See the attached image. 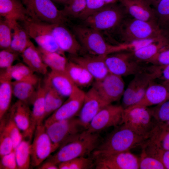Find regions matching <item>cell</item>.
<instances>
[{
    "instance_id": "51",
    "label": "cell",
    "mask_w": 169,
    "mask_h": 169,
    "mask_svg": "<svg viewBox=\"0 0 169 169\" xmlns=\"http://www.w3.org/2000/svg\"><path fill=\"white\" fill-rule=\"evenodd\" d=\"M38 168L39 169H58V166L49 161H46Z\"/></svg>"
},
{
    "instance_id": "6",
    "label": "cell",
    "mask_w": 169,
    "mask_h": 169,
    "mask_svg": "<svg viewBox=\"0 0 169 169\" xmlns=\"http://www.w3.org/2000/svg\"><path fill=\"white\" fill-rule=\"evenodd\" d=\"M124 8L116 3L106 4L83 20L84 25L100 32L116 29L125 18Z\"/></svg>"
},
{
    "instance_id": "43",
    "label": "cell",
    "mask_w": 169,
    "mask_h": 169,
    "mask_svg": "<svg viewBox=\"0 0 169 169\" xmlns=\"http://www.w3.org/2000/svg\"><path fill=\"white\" fill-rule=\"evenodd\" d=\"M20 54L9 49H1L0 51L1 69H7L13 65V62L18 59Z\"/></svg>"
},
{
    "instance_id": "38",
    "label": "cell",
    "mask_w": 169,
    "mask_h": 169,
    "mask_svg": "<svg viewBox=\"0 0 169 169\" xmlns=\"http://www.w3.org/2000/svg\"><path fill=\"white\" fill-rule=\"evenodd\" d=\"M142 149L147 154L160 160L166 169H169V150L162 149L152 139L143 145Z\"/></svg>"
},
{
    "instance_id": "24",
    "label": "cell",
    "mask_w": 169,
    "mask_h": 169,
    "mask_svg": "<svg viewBox=\"0 0 169 169\" xmlns=\"http://www.w3.org/2000/svg\"><path fill=\"white\" fill-rule=\"evenodd\" d=\"M44 83L64 98L71 95L75 85L65 71L51 70L47 74Z\"/></svg>"
},
{
    "instance_id": "36",
    "label": "cell",
    "mask_w": 169,
    "mask_h": 169,
    "mask_svg": "<svg viewBox=\"0 0 169 169\" xmlns=\"http://www.w3.org/2000/svg\"><path fill=\"white\" fill-rule=\"evenodd\" d=\"M12 81L0 79V120L6 114L10 107L13 95Z\"/></svg>"
},
{
    "instance_id": "54",
    "label": "cell",
    "mask_w": 169,
    "mask_h": 169,
    "mask_svg": "<svg viewBox=\"0 0 169 169\" xmlns=\"http://www.w3.org/2000/svg\"><path fill=\"white\" fill-rule=\"evenodd\" d=\"M166 88L169 96V81H164L162 83Z\"/></svg>"
},
{
    "instance_id": "9",
    "label": "cell",
    "mask_w": 169,
    "mask_h": 169,
    "mask_svg": "<svg viewBox=\"0 0 169 169\" xmlns=\"http://www.w3.org/2000/svg\"><path fill=\"white\" fill-rule=\"evenodd\" d=\"M20 0L32 18L50 23L65 24L67 22V18L52 0Z\"/></svg>"
},
{
    "instance_id": "33",
    "label": "cell",
    "mask_w": 169,
    "mask_h": 169,
    "mask_svg": "<svg viewBox=\"0 0 169 169\" xmlns=\"http://www.w3.org/2000/svg\"><path fill=\"white\" fill-rule=\"evenodd\" d=\"M43 85L45 91V119H46L62 105L64 101V97L47 84L44 83Z\"/></svg>"
},
{
    "instance_id": "42",
    "label": "cell",
    "mask_w": 169,
    "mask_h": 169,
    "mask_svg": "<svg viewBox=\"0 0 169 169\" xmlns=\"http://www.w3.org/2000/svg\"><path fill=\"white\" fill-rule=\"evenodd\" d=\"M139 159V169H165L164 165L160 160L147 154L142 149Z\"/></svg>"
},
{
    "instance_id": "34",
    "label": "cell",
    "mask_w": 169,
    "mask_h": 169,
    "mask_svg": "<svg viewBox=\"0 0 169 169\" xmlns=\"http://www.w3.org/2000/svg\"><path fill=\"white\" fill-rule=\"evenodd\" d=\"M31 139L23 138L14 149L18 169H29L31 165Z\"/></svg>"
},
{
    "instance_id": "50",
    "label": "cell",
    "mask_w": 169,
    "mask_h": 169,
    "mask_svg": "<svg viewBox=\"0 0 169 169\" xmlns=\"http://www.w3.org/2000/svg\"><path fill=\"white\" fill-rule=\"evenodd\" d=\"M161 66V73L159 78L164 81H169V64Z\"/></svg>"
},
{
    "instance_id": "16",
    "label": "cell",
    "mask_w": 169,
    "mask_h": 169,
    "mask_svg": "<svg viewBox=\"0 0 169 169\" xmlns=\"http://www.w3.org/2000/svg\"><path fill=\"white\" fill-rule=\"evenodd\" d=\"M92 86L108 105L120 99L125 90L122 77L110 73L101 80L95 81Z\"/></svg>"
},
{
    "instance_id": "27",
    "label": "cell",
    "mask_w": 169,
    "mask_h": 169,
    "mask_svg": "<svg viewBox=\"0 0 169 169\" xmlns=\"http://www.w3.org/2000/svg\"><path fill=\"white\" fill-rule=\"evenodd\" d=\"M65 71L75 85L81 89L93 85L95 81L93 76L85 68L69 59Z\"/></svg>"
},
{
    "instance_id": "19",
    "label": "cell",
    "mask_w": 169,
    "mask_h": 169,
    "mask_svg": "<svg viewBox=\"0 0 169 169\" xmlns=\"http://www.w3.org/2000/svg\"><path fill=\"white\" fill-rule=\"evenodd\" d=\"M105 56L86 53L69 55V59L84 67L92 75L95 81H97L103 79L110 73L105 63Z\"/></svg>"
},
{
    "instance_id": "3",
    "label": "cell",
    "mask_w": 169,
    "mask_h": 169,
    "mask_svg": "<svg viewBox=\"0 0 169 169\" xmlns=\"http://www.w3.org/2000/svg\"><path fill=\"white\" fill-rule=\"evenodd\" d=\"M72 30L84 52L95 55H107L122 51L120 44L113 45L105 40L101 32L84 25H75Z\"/></svg>"
},
{
    "instance_id": "37",
    "label": "cell",
    "mask_w": 169,
    "mask_h": 169,
    "mask_svg": "<svg viewBox=\"0 0 169 169\" xmlns=\"http://www.w3.org/2000/svg\"><path fill=\"white\" fill-rule=\"evenodd\" d=\"M0 121V129L4 131L10 137L13 142L14 150L23 139L22 133L9 114Z\"/></svg>"
},
{
    "instance_id": "30",
    "label": "cell",
    "mask_w": 169,
    "mask_h": 169,
    "mask_svg": "<svg viewBox=\"0 0 169 169\" xmlns=\"http://www.w3.org/2000/svg\"><path fill=\"white\" fill-rule=\"evenodd\" d=\"M11 83L13 95L18 100L29 105H32L37 93L35 86L28 82L17 80L12 81Z\"/></svg>"
},
{
    "instance_id": "29",
    "label": "cell",
    "mask_w": 169,
    "mask_h": 169,
    "mask_svg": "<svg viewBox=\"0 0 169 169\" xmlns=\"http://www.w3.org/2000/svg\"><path fill=\"white\" fill-rule=\"evenodd\" d=\"M20 55L24 64L34 72L43 75L47 74L48 67L44 62L37 48L33 43Z\"/></svg>"
},
{
    "instance_id": "45",
    "label": "cell",
    "mask_w": 169,
    "mask_h": 169,
    "mask_svg": "<svg viewBox=\"0 0 169 169\" xmlns=\"http://www.w3.org/2000/svg\"><path fill=\"white\" fill-rule=\"evenodd\" d=\"M105 5L104 0H86L85 8L79 18L83 20Z\"/></svg>"
},
{
    "instance_id": "44",
    "label": "cell",
    "mask_w": 169,
    "mask_h": 169,
    "mask_svg": "<svg viewBox=\"0 0 169 169\" xmlns=\"http://www.w3.org/2000/svg\"><path fill=\"white\" fill-rule=\"evenodd\" d=\"M66 161L68 169H87L94 166V161L92 157L81 156Z\"/></svg>"
},
{
    "instance_id": "31",
    "label": "cell",
    "mask_w": 169,
    "mask_h": 169,
    "mask_svg": "<svg viewBox=\"0 0 169 169\" xmlns=\"http://www.w3.org/2000/svg\"><path fill=\"white\" fill-rule=\"evenodd\" d=\"M169 41L166 38L152 43L136 51L131 52L132 57L139 62H147L169 44Z\"/></svg>"
},
{
    "instance_id": "14",
    "label": "cell",
    "mask_w": 169,
    "mask_h": 169,
    "mask_svg": "<svg viewBox=\"0 0 169 169\" xmlns=\"http://www.w3.org/2000/svg\"><path fill=\"white\" fill-rule=\"evenodd\" d=\"M124 108L121 105L111 104L102 108L92 119L87 130L98 133L111 127H117L123 123Z\"/></svg>"
},
{
    "instance_id": "5",
    "label": "cell",
    "mask_w": 169,
    "mask_h": 169,
    "mask_svg": "<svg viewBox=\"0 0 169 169\" xmlns=\"http://www.w3.org/2000/svg\"><path fill=\"white\" fill-rule=\"evenodd\" d=\"M116 29L122 43L156 38L164 35L163 30L157 22L134 18H125Z\"/></svg>"
},
{
    "instance_id": "15",
    "label": "cell",
    "mask_w": 169,
    "mask_h": 169,
    "mask_svg": "<svg viewBox=\"0 0 169 169\" xmlns=\"http://www.w3.org/2000/svg\"><path fill=\"white\" fill-rule=\"evenodd\" d=\"M85 95L81 88L76 85L71 95L62 105L44 123L47 125L54 121L67 119L75 116L79 112L83 105Z\"/></svg>"
},
{
    "instance_id": "22",
    "label": "cell",
    "mask_w": 169,
    "mask_h": 169,
    "mask_svg": "<svg viewBox=\"0 0 169 169\" xmlns=\"http://www.w3.org/2000/svg\"><path fill=\"white\" fill-rule=\"evenodd\" d=\"M0 79L23 81L36 86L40 80L34 72L25 64L18 63L5 69H1Z\"/></svg>"
},
{
    "instance_id": "32",
    "label": "cell",
    "mask_w": 169,
    "mask_h": 169,
    "mask_svg": "<svg viewBox=\"0 0 169 169\" xmlns=\"http://www.w3.org/2000/svg\"><path fill=\"white\" fill-rule=\"evenodd\" d=\"M37 48L44 62L51 70L65 71L68 60L64 55L47 51L38 46Z\"/></svg>"
},
{
    "instance_id": "11",
    "label": "cell",
    "mask_w": 169,
    "mask_h": 169,
    "mask_svg": "<svg viewBox=\"0 0 169 169\" xmlns=\"http://www.w3.org/2000/svg\"><path fill=\"white\" fill-rule=\"evenodd\" d=\"M105 61L110 73L122 77L134 75L146 67L134 59L131 52L127 51L108 54L105 57Z\"/></svg>"
},
{
    "instance_id": "46",
    "label": "cell",
    "mask_w": 169,
    "mask_h": 169,
    "mask_svg": "<svg viewBox=\"0 0 169 169\" xmlns=\"http://www.w3.org/2000/svg\"><path fill=\"white\" fill-rule=\"evenodd\" d=\"M14 150L12 139L4 131L0 129V156L8 154Z\"/></svg>"
},
{
    "instance_id": "41",
    "label": "cell",
    "mask_w": 169,
    "mask_h": 169,
    "mask_svg": "<svg viewBox=\"0 0 169 169\" xmlns=\"http://www.w3.org/2000/svg\"><path fill=\"white\" fill-rule=\"evenodd\" d=\"M12 31L8 22L0 17V48L1 49L9 48L12 39Z\"/></svg>"
},
{
    "instance_id": "28",
    "label": "cell",
    "mask_w": 169,
    "mask_h": 169,
    "mask_svg": "<svg viewBox=\"0 0 169 169\" xmlns=\"http://www.w3.org/2000/svg\"><path fill=\"white\" fill-rule=\"evenodd\" d=\"M45 91L44 86L40 80L38 84L36 94L33 102L31 110V131L33 134L36 127L43 123L45 119Z\"/></svg>"
},
{
    "instance_id": "1",
    "label": "cell",
    "mask_w": 169,
    "mask_h": 169,
    "mask_svg": "<svg viewBox=\"0 0 169 169\" xmlns=\"http://www.w3.org/2000/svg\"><path fill=\"white\" fill-rule=\"evenodd\" d=\"M101 141L99 133L90 132L86 129L65 141L47 161L58 165L77 157H86L91 155Z\"/></svg>"
},
{
    "instance_id": "13",
    "label": "cell",
    "mask_w": 169,
    "mask_h": 169,
    "mask_svg": "<svg viewBox=\"0 0 169 169\" xmlns=\"http://www.w3.org/2000/svg\"><path fill=\"white\" fill-rule=\"evenodd\" d=\"M96 169H138L139 159L130 151L92 157Z\"/></svg>"
},
{
    "instance_id": "55",
    "label": "cell",
    "mask_w": 169,
    "mask_h": 169,
    "mask_svg": "<svg viewBox=\"0 0 169 169\" xmlns=\"http://www.w3.org/2000/svg\"><path fill=\"white\" fill-rule=\"evenodd\" d=\"M119 0H104L105 4L116 3Z\"/></svg>"
},
{
    "instance_id": "25",
    "label": "cell",
    "mask_w": 169,
    "mask_h": 169,
    "mask_svg": "<svg viewBox=\"0 0 169 169\" xmlns=\"http://www.w3.org/2000/svg\"><path fill=\"white\" fill-rule=\"evenodd\" d=\"M168 100L169 96L166 87L162 84L152 82L146 90L141 100L131 107H148L153 105H157Z\"/></svg>"
},
{
    "instance_id": "47",
    "label": "cell",
    "mask_w": 169,
    "mask_h": 169,
    "mask_svg": "<svg viewBox=\"0 0 169 169\" xmlns=\"http://www.w3.org/2000/svg\"><path fill=\"white\" fill-rule=\"evenodd\" d=\"M151 138L162 149L169 150V127L165 130L155 132Z\"/></svg>"
},
{
    "instance_id": "17",
    "label": "cell",
    "mask_w": 169,
    "mask_h": 169,
    "mask_svg": "<svg viewBox=\"0 0 169 169\" xmlns=\"http://www.w3.org/2000/svg\"><path fill=\"white\" fill-rule=\"evenodd\" d=\"M51 31L60 49L70 55L83 54L84 51L74 33L62 23H51Z\"/></svg>"
},
{
    "instance_id": "26",
    "label": "cell",
    "mask_w": 169,
    "mask_h": 169,
    "mask_svg": "<svg viewBox=\"0 0 169 169\" xmlns=\"http://www.w3.org/2000/svg\"><path fill=\"white\" fill-rule=\"evenodd\" d=\"M6 20L9 23L13 31L12 42L8 49L20 55L33 43L24 28L18 22Z\"/></svg>"
},
{
    "instance_id": "7",
    "label": "cell",
    "mask_w": 169,
    "mask_h": 169,
    "mask_svg": "<svg viewBox=\"0 0 169 169\" xmlns=\"http://www.w3.org/2000/svg\"><path fill=\"white\" fill-rule=\"evenodd\" d=\"M141 136L150 138L156 126L149 108L131 107L124 109L123 123Z\"/></svg>"
},
{
    "instance_id": "18",
    "label": "cell",
    "mask_w": 169,
    "mask_h": 169,
    "mask_svg": "<svg viewBox=\"0 0 169 169\" xmlns=\"http://www.w3.org/2000/svg\"><path fill=\"white\" fill-rule=\"evenodd\" d=\"M107 105L93 86L85 92L83 105L79 113L78 118L86 129L96 114Z\"/></svg>"
},
{
    "instance_id": "40",
    "label": "cell",
    "mask_w": 169,
    "mask_h": 169,
    "mask_svg": "<svg viewBox=\"0 0 169 169\" xmlns=\"http://www.w3.org/2000/svg\"><path fill=\"white\" fill-rule=\"evenodd\" d=\"M61 10L64 17L78 18L84 11L86 0H69Z\"/></svg>"
},
{
    "instance_id": "2",
    "label": "cell",
    "mask_w": 169,
    "mask_h": 169,
    "mask_svg": "<svg viewBox=\"0 0 169 169\" xmlns=\"http://www.w3.org/2000/svg\"><path fill=\"white\" fill-rule=\"evenodd\" d=\"M116 128L102 140L92 153V157L129 151L141 146L150 138L140 135L124 124Z\"/></svg>"
},
{
    "instance_id": "35",
    "label": "cell",
    "mask_w": 169,
    "mask_h": 169,
    "mask_svg": "<svg viewBox=\"0 0 169 169\" xmlns=\"http://www.w3.org/2000/svg\"><path fill=\"white\" fill-rule=\"evenodd\" d=\"M149 109L159 130L169 127V100Z\"/></svg>"
},
{
    "instance_id": "20",
    "label": "cell",
    "mask_w": 169,
    "mask_h": 169,
    "mask_svg": "<svg viewBox=\"0 0 169 169\" xmlns=\"http://www.w3.org/2000/svg\"><path fill=\"white\" fill-rule=\"evenodd\" d=\"M9 114L20 130L23 132V138L31 139V110L29 105L18 100L10 108Z\"/></svg>"
},
{
    "instance_id": "48",
    "label": "cell",
    "mask_w": 169,
    "mask_h": 169,
    "mask_svg": "<svg viewBox=\"0 0 169 169\" xmlns=\"http://www.w3.org/2000/svg\"><path fill=\"white\" fill-rule=\"evenodd\" d=\"M0 169H18L14 150L0 157Z\"/></svg>"
},
{
    "instance_id": "4",
    "label": "cell",
    "mask_w": 169,
    "mask_h": 169,
    "mask_svg": "<svg viewBox=\"0 0 169 169\" xmlns=\"http://www.w3.org/2000/svg\"><path fill=\"white\" fill-rule=\"evenodd\" d=\"M161 68V66L152 65L146 67L134 75L122 96L121 105L124 109L136 105L141 100L150 84L160 78Z\"/></svg>"
},
{
    "instance_id": "49",
    "label": "cell",
    "mask_w": 169,
    "mask_h": 169,
    "mask_svg": "<svg viewBox=\"0 0 169 169\" xmlns=\"http://www.w3.org/2000/svg\"><path fill=\"white\" fill-rule=\"evenodd\" d=\"M147 63L158 66L169 64V49H162Z\"/></svg>"
},
{
    "instance_id": "52",
    "label": "cell",
    "mask_w": 169,
    "mask_h": 169,
    "mask_svg": "<svg viewBox=\"0 0 169 169\" xmlns=\"http://www.w3.org/2000/svg\"><path fill=\"white\" fill-rule=\"evenodd\" d=\"M151 6L154 8L161 0H145Z\"/></svg>"
},
{
    "instance_id": "39",
    "label": "cell",
    "mask_w": 169,
    "mask_h": 169,
    "mask_svg": "<svg viewBox=\"0 0 169 169\" xmlns=\"http://www.w3.org/2000/svg\"><path fill=\"white\" fill-rule=\"evenodd\" d=\"M153 9L160 28L163 30L169 28V0H161Z\"/></svg>"
},
{
    "instance_id": "8",
    "label": "cell",
    "mask_w": 169,
    "mask_h": 169,
    "mask_svg": "<svg viewBox=\"0 0 169 169\" xmlns=\"http://www.w3.org/2000/svg\"><path fill=\"white\" fill-rule=\"evenodd\" d=\"M51 24L29 18L22 25L30 38L34 40L38 46L47 51L64 55L53 37Z\"/></svg>"
},
{
    "instance_id": "10",
    "label": "cell",
    "mask_w": 169,
    "mask_h": 169,
    "mask_svg": "<svg viewBox=\"0 0 169 169\" xmlns=\"http://www.w3.org/2000/svg\"><path fill=\"white\" fill-rule=\"evenodd\" d=\"M45 126L47 133L57 149L70 138L86 130L78 117L75 116L55 121Z\"/></svg>"
},
{
    "instance_id": "53",
    "label": "cell",
    "mask_w": 169,
    "mask_h": 169,
    "mask_svg": "<svg viewBox=\"0 0 169 169\" xmlns=\"http://www.w3.org/2000/svg\"><path fill=\"white\" fill-rule=\"evenodd\" d=\"M54 3L59 4H63L64 5L69 0H52Z\"/></svg>"
},
{
    "instance_id": "23",
    "label": "cell",
    "mask_w": 169,
    "mask_h": 169,
    "mask_svg": "<svg viewBox=\"0 0 169 169\" xmlns=\"http://www.w3.org/2000/svg\"><path fill=\"white\" fill-rule=\"evenodd\" d=\"M0 15L7 20L22 23L30 18L28 11L20 0H0Z\"/></svg>"
},
{
    "instance_id": "56",
    "label": "cell",
    "mask_w": 169,
    "mask_h": 169,
    "mask_svg": "<svg viewBox=\"0 0 169 169\" xmlns=\"http://www.w3.org/2000/svg\"><path fill=\"white\" fill-rule=\"evenodd\" d=\"M165 49H169V44L164 48Z\"/></svg>"
},
{
    "instance_id": "21",
    "label": "cell",
    "mask_w": 169,
    "mask_h": 169,
    "mask_svg": "<svg viewBox=\"0 0 169 169\" xmlns=\"http://www.w3.org/2000/svg\"><path fill=\"white\" fill-rule=\"evenodd\" d=\"M126 13L133 18L156 22L154 9L145 0H119Z\"/></svg>"
},
{
    "instance_id": "12",
    "label": "cell",
    "mask_w": 169,
    "mask_h": 169,
    "mask_svg": "<svg viewBox=\"0 0 169 169\" xmlns=\"http://www.w3.org/2000/svg\"><path fill=\"white\" fill-rule=\"evenodd\" d=\"M34 133L31 145V165L36 167L40 166L57 149L47 133L43 123L36 127Z\"/></svg>"
}]
</instances>
